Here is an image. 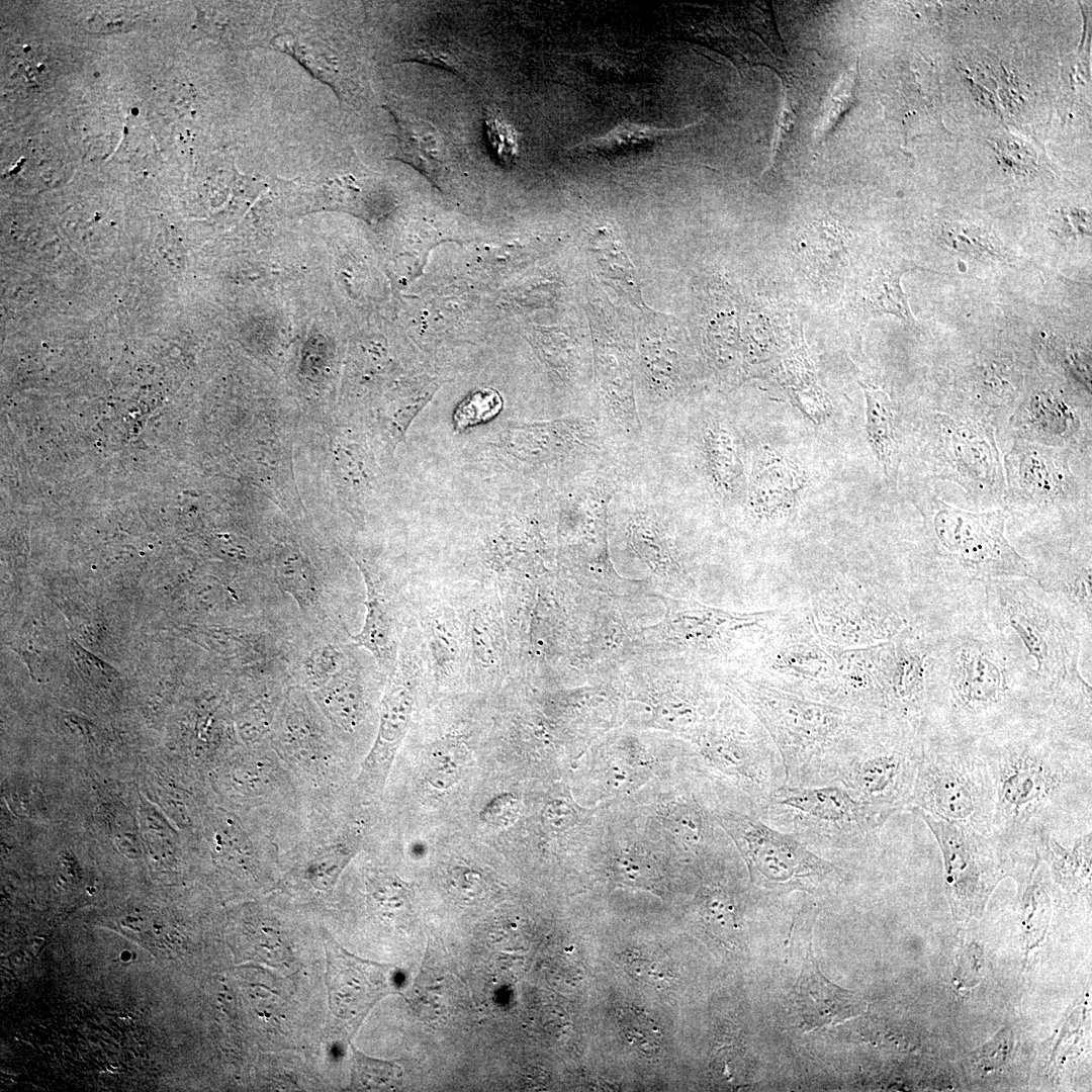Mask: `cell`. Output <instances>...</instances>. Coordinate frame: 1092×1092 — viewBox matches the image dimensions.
Masks as SVG:
<instances>
[{
	"instance_id": "1",
	"label": "cell",
	"mask_w": 1092,
	"mask_h": 1092,
	"mask_svg": "<svg viewBox=\"0 0 1092 1092\" xmlns=\"http://www.w3.org/2000/svg\"><path fill=\"white\" fill-rule=\"evenodd\" d=\"M977 741L994 792L990 835L1011 868L1035 858L1046 836L1092 830V744L1049 713Z\"/></svg>"
},
{
	"instance_id": "2",
	"label": "cell",
	"mask_w": 1092,
	"mask_h": 1092,
	"mask_svg": "<svg viewBox=\"0 0 1092 1092\" xmlns=\"http://www.w3.org/2000/svg\"><path fill=\"white\" fill-rule=\"evenodd\" d=\"M921 618L930 640L929 727L978 740L1048 712L1022 660L987 618L982 584Z\"/></svg>"
},
{
	"instance_id": "3",
	"label": "cell",
	"mask_w": 1092,
	"mask_h": 1092,
	"mask_svg": "<svg viewBox=\"0 0 1092 1092\" xmlns=\"http://www.w3.org/2000/svg\"><path fill=\"white\" fill-rule=\"evenodd\" d=\"M982 602L1048 712L1068 729H1090L1092 694L1080 669L1081 641L1038 582L1020 576L988 580L982 583Z\"/></svg>"
},
{
	"instance_id": "4",
	"label": "cell",
	"mask_w": 1092,
	"mask_h": 1092,
	"mask_svg": "<svg viewBox=\"0 0 1092 1092\" xmlns=\"http://www.w3.org/2000/svg\"><path fill=\"white\" fill-rule=\"evenodd\" d=\"M922 514V577L932 604L959 599L988 580L1035 578L1032 560L1022 556L1006 537L1004 508L965 510L935 494L919 506Z\"/></svg>"
},
{
	"instance_id": "5",
	"label": "cell",
	"mask_w": 1092,
	"mask_h": 1092,
	"mask_svg": "<svg viewBox=\"0 0 1092 1092\" xmlns=\"http://www.w3.org/2000/svg\"><path fill=\"white\" fill-rule=\"evenodd\" d=\"M744 698L780 752L785 785L794 787L833 785L852 740L877 718L754 681Z\"/></svg>"
},
{
	"instance_id": "6",
	"label": "cell",
	"mask_w": 1092,
	"mask_h": 1092,
	"mask_svg": "<svg viewBox=\"0 0 1092 1092\" xmlns=\"http://www.w3.org/2000/svg\"><path fill=\"white\" fill-rule=\"evenodd\" d=\"M993 797L990 771L977 740L934 727L923 731L911 807L990 834Z\"/></svg>"
},
{
	"instance_id": "7",
	"label": "cell",
	"mask_w": 1092,
	"mask_h": 1092,
	"mask_svg": "<svg viewBox=\"0 0 1092 1092\" xmlns=\"http://www.w3.org/2000/svg\"><path fill=\"white\" fill-rule=\"evenodd\" d=\"M923 731L892 717L871 720L849 745L833 785L889 818L909 810Z\"/></svg>"
},
{
	"instance_id": "8",
	"label": "cell",
	"mask_w": 1092,
	"mask_h": 1092,
	"mask_svg": "<svg viewBox=\"0 0 1092 1092\" xmlns=\"http://www.w3.org/2000/svg\"><path fill=\"white\" fill-rule=\"evenodd\" d=\"M757 816L807 846L840 849L876 844L890 819L838 785H783Z\"/></svg>"
},
{
	"instance_id": "9",
	"label": "cell",
	"mask_w": 1092,
	"mask_h": 1092,
	"mask_svg": "<svg viewBox=\"0 0 1092 1092\" xmlns=\"http://www.w3.org/2000/svg\"><path fill=\"white\" fill-rule=\"evenodd\" d=\"M923 456L932 479L961 486L976 504H1005L1003 461L995 421L975 412L932 413L926 425Z\"/></svg>"
},
{
	"instance_id": "10",
	"label": "cell",
	"mask_w": 1092,
	"mask_h": 1092,
	"mask_svg": "<svg viewBox=\"0 0 1092 1092\" xmlns=\"http://www.w3.org/2000/svg\"><path fill=\"white\" fill-rule=\"evenodd\" d=\"M719 819L746 863L751 886L760 891L822 895L834 891L844 879L841 869L756 815L728 812Z\"/></svg>"
},
{
	"instance_id": "11",
	"label": "cell",
	"mask_w": 1092,
	"mask_h": 1092,
	"mask_svg": "<svg viewBox=\"0 0 1092 1092\" xmlns=\"http://www.w3.org/2000/svg\"><path fill=\"white\" fill-rule=\"evenodd\" d=\"M754 682L839 707L834 646L804 614L778 615L760 642Z\"/></svg>"
},
{
	"instance_id": "12",
	"label": "cell",
	"mask_w": 1092,
	"mask_h": 1092,
	"mask_svg": "<svg viewBox=\"0 0 1092 1092\" xmlns=\"http://www.w3.org/2000/svg\"><path fill=\"white\" fill-rule=\"evenodd\" d=\"M1071 450L1014 439L1003 461L1005 506L1021 515L1070 514L1087 485L1070 464Z\"/></svg>"
},
{
	"instance_id": "13",
	"label": "cell",
	"mask_w": 1092,
	"mask_h": 1092,
	"mask_svg": "<svg viewBox=\"0 0 1092 1092\" xmlns=\"http://www.w3.org/2000/svg\"><path fill=\"white\" fill-rule=\"evenodd\" d=\"M929 828L940 848L945 884L953 915L979 916L1003 877L1011 871L1007 858L990 834L909 809Z\"/></svg>"
},
{
	"instance_id": "14",
	"label": "cell",
	"mask_w": 1092,
	"mask_h": 1092,
	"mask_svg": "<svg viewBox=\"0 0 1092 1092\" xmlns=\"http://www.w3.org/2000/svg\"><path fill=\"white\" fill-rule=\"evenodd\" d=\"M928 631L915 618L893 639L880 643V688L886 716L921 730L929 727Z\"/></svg>"
},
{
	"instance_id": "15",
	"label": "cell",
	"mask_w": 1092,
	"mask_h": 1092,
	"mask_svg": "<svg viewBox=\"0 0 1092 1092\" xmlns=\"http://www.w3.org/2000/svg\"><path fill=\"white\" fill-rule=\"evenodd\" d=\"M704 754L713 767L733 779L746 793L756 816L774 792L785 785L780 752L754 713L735 730L712 734Z\"/></svg>"
},
{
	"instance_id": "16",
	"label": "cell",
	"mask_w": 1092,
	"mask_h": 1092,
	"mask_svg": "<svg viewBox=\"0 0 1092 1092\" xmlns=\"http://www.w3.org/2000/svg\"><path fill=\"white\" fill-rule=\"evenodd\" d=\"M1035 578L1078 635L1082 654L1091 656L1092 558L1091 537L1050 546L1032 561Z\"/></svg>"
},
{
	"instance_id": "17",
	"label": "cell",
	"mask_w": 1092,
	"mask_h": 1092,
	"mask_svg": "<svg viewBox=\"0 0 1092 1092\" xmlns=\"http://www.w3.org/2000/svg\"><path fill=\"white\" fill-rule=\"evenodd\" d=\"M1008 426L1015 439L1071 451L1091 444L1090 413L1065 390L1036 386L1017 405Z\"/></svg>"
},
{
	"instance_id": "18",
	"label": "cell",
	"mask_w": 1092,
	"mask_h": 1092,
	"mask_svg": "<svg viewBox=\"0 0 1092 1092\" xmlns=\"http://www.w3.org/2000/svg\"><path fill=\"white\" fill-rule=\"evenodd\" d=\"M415 700L412 672L397 659L381 702L376 740L363 762L359 780L372 791L382 789L395 753L407 731Z\"/></svg>"
},
{
	"instance_id": "19",
	"label": "cell",
	"mask_w": 1092,
	"mask_h": 1092,
	"mask_svg": "<svg viewBox=\"0 0 1092 1092\" xmlns=\"http://www.w3.org/2000/svg\"><path fill=\"white\" fill-rule=\"evenodd\" d=\"M804 472L771 448H762L753 462L748 493L753 519L767 524L786 519L804 488Z\"/></svg>"
},
{
	"instance_id": "20",
	"label": "cell",
	"mask_w": 1092,
	"mask_h": 1092,
	"mask_svg": "<svg viewBox=\"0 0 1092 1092\" xmlns=\"http://www.w3.org/2000/svg\"><path fill=\"white\" fill-rule=\"evenodd\" d=\"M330 1003L343 1018L364 1012L381 994L380 971L349 956L334 943L327 944Z\"/></svg>"
},
{
	"instance_id": "21",
	"label": "cell",
	"mask_w": 1092,
	"mask_h": 1092,
	"mask_svg": "<svg viewBox=\"0 0 1092 1092\" xmlns=\"http://www.w3.org/2000/svg\"><path fill=\"white\" fill-rule=\"evenodd\" d=\"M796 991L802 1020L811 1029L844 1021L864 1009L857 994L839 988L821 974L810 952V944Z\"/></svg>"
},
{
	"instance_id": "22",
	"label": "cell",
	"mask_w": 1092,
	"mask_h": 1092,
	"mask_svg": "<svg viewBox=\"0 0 1092 1092\" xmlns=\"http://www.w3.org/2000/svg\"><path fill=\"white\" fill-rule=\"evenodd\" d=\"M366 585V615L359 633L352 635L354 643L368 650L388 674L397 662V630L393 607L376 584L369 570L359 563Z\"/></svg>"
},
{
	"instance_id": "23",
	"label": "cell",
	"mask_w": 1092,
	"mask_h": 1092,
	"mask_svg": "<svg viewBox=\"0 0 1092 1092\" xmlns=\"http://www.w3.org/2000/svg\"><path fill=\"white\" fill-rule=\"evenodd\" d=\"M866 398L868 442L885 477L896 480L899 465L896 411L889 394L869 382H859Z\"/></svg>"
},
{
	"instance_id": "24",
	"label": "cell",
	"mask_w": 1092,
	"mask_h": 1092,
	"mask_svg": "<svg viewBox=\"0 0 1092 1092\" xmlns=\"http://www.w3.org/2000/svg\"><path fill=\"white\" fill-rule=\"evenodd\" d=\"M396 122L397 149L388 159L400 160L429 177L436 176L445 159L444 145L438 129L428 120L397 112L384 106Z\"/></svg>"
},
{
	"instance_id": "25",
	"label": "cell",
	"mask_w": 1092,
	"mask_h": 1092,
	"mask_svg": "<svg viewBox=\"0 0 1092 1092\" xmlns=\"http://www.w3.org/2000/svg\"><path fill=\"white\" fill-rule=\"evenodd\" d=\"M1070 844L1046 836L1038 848V854L1046 862L1056 880L1070 891L1090 889L1092 830L1076 837Z\"/></svg>"
},
{
	"instance_id": "26",
	"label": "cell",
	"mask_w": 1092,
	"mask_h": 1092,
	"mask_svg": "<svg viewBox=\"0 0 1092 1092\" xmlns=\"http://www.w3.org/2000/svg\"><path fill=\"white\" fill-rule=\"evenodd\" d=\"M917 268L922 269L902 260L876 269L864 288L868 306L873 311L890 313L908 324L913 323L914 317L901 286V277L905 272Z\"/></svg>"
},
{
	"instance_id": "27",
	"label": "cell",
	"mask_w": 1092,
	"mask_h": 1092,
	"mask_svg": "<svg viewBox=\"0 0 1092 1092\" xmlns=\"http://www.w3.org/2000/svg\"><path fill=\"white\" fill-rule=\"evenodd\" d=\"M471 764L468 746L460 739L446 737L434 742L422 761V772L427 783L437 790L456 785Z\"/></svg>"
},
{
	"instance_id": "28",
	"label": "cell",
	"mask_w": 1092,
	"mask_h": 1092,
	"mask_svg": "<svg viewBox=\"0 0 1092 1092\" xmlns=\"http://www.w3.org/2000/svg\"><path fill=\"white\" fill-rule=\"evenodd\" d=\"M686 128H657L625 120L607 134L592 139L579 147L589 154L604 157L622 156L650 148Z\"/></svg>"
},
{
	"instance_id": "29",
	"label": "cell",
	"mask_w": 1092,
	"mask_h": 1092,
	"mask_svg": "<svg viewBox=\"0 0 1092 1092\" xmlns=\"http://www.w3.org/2000/svg\"><path fill=\"white\" fill-rule=\"evenodd\" d=\"M706 450L714 482L725 490L731 489L742 472V462L730 432L711 427L707 432Z\"/></svg>"
},
{
	"instance_id": "30",
	"label": "cell",
	"mask_w": 1092,
	"mask_h": 1092,
	"mask_svg": "<svg viewBox=\"0 0 1092 1092\" xmlns=\"http://www.w3.org/2000/svg\"><path fill=\"white\" fill-rule=\"evenodd\" d=\"M612 876L616 884L660 895L662 880L655 861L636 849L623 851L614 861Z\"/></svg>"
},
{
	"instance_id": "31",
	"label": "cell",
	"mask_w": 1092,
	"mask_h": 1092,
	"mask_svg": "<svg viewBox=\"0 0 1092 1092\" xmlns=\"http://www.w3.org/2000/svg\"><path fill=\"white\" fill-rule=\"evenodd\" d=\"M335 673L333 681L323 692L324 701L336 718L344 725L353 727L361 711V690L353 677Z\"/></svg>"
},
{
	"instance_id": "32",
	"label": "cell",
	"mask_w": 1092,
	"mask_h": 1092,
	"mask_svg": "<svg viewBox=\"0 0 1092 1092\" xmlns=\"http://www.w3.org/2000/svg\"><path fill=\"white\" fill-rule=\"evenodd\" d=\"M277 577L284 590L293 596L300 607H309L316 602L320 589L314 583L311 570L305 567L299 555H286L284 558L280 556Z\"/></svg>"
},
{
	"instance_id": "33",
	"label": "cell",
	"mask_w": 1092,
	"mask_h": 1092,
	"mask_svg": "<svg viewBox=\"0 0 1092 1092\" xmlns=\"http://www.w3.org/2000/svg\"><path fill=\"white\" fill-rule=\"evenodd\" d=\"M618 1020L624 1037L632 1048L645 1055L657 1053L662 1036L655 1022L645 1012L627 1006L622 1008Z\"/></svg>"
},
{
	"instance_id": "34",
	"label": "cell",
	"mask_w": 1092,
	"mask_h": 1092,
	"mask_svg": "<svg viewBox=\"0 0 1092 1092\" xmlns=\"http://www.w3.org/2000/svg\"><path fill=\"white\" fill-rule=\"evenodd\" d=\"M667 820L673 835L684 845L698 848L705 842L707 826L705 816L698 806L679 805L673 809Z\"/></svg>"
},
{
	"instance_id": "35",
	"label": "cell",
	"mask_w": 1092,
	"mask_h": 1092,
	"mask_svg": "<svg viewBox=\"0 0 1092 1092\" xmlns=\"http://www.w3.org/2000/svg\"><path fill=\"white\" fill-rule=\"evenodd\" d=\"M502 407V398L493 389L484 388L467 396L455 412L454 420L460 429L479 424L495 416Z\"/></svg>"
},
{
	"instance_id": "36",
	"label": "cell",
	"mask_w": 1092,
	"mask_h": 1092,
	"mask_svg": "<svg viewBox=\"0 0 1092 1092\" xmlns=\"http://www.w3.org/2000/svg\"><path fill=\"white\" fill-rule=\"evenodd\" d=\"M698 900L700 912L707 921L721 925L735 922L736 901L726 889L719 886L704 888Z\"/></svg>"
},
{
	"instance_id": "37",
	"label": "cell",
	"mask_w": 1092,
	"mask_h": 1092,
	"mask_svg": "<svg viewBox=\"0 0 1092 1092\" xmlns=\"http://www.w3.org/2000/svg\"><path fill=\"white\" fill-rule=\"evenodd\" d=\"M854 84L855 77L853 71L849 70L840 80L832 95L828 111L823 119L822 126L819 129L818 140L821 142L832 133L846 111L851 107L854 100Z\"/></svg>"
},
{
	"instance_id": "38",
	"label": "cell",
	"mask_w": 1092,
	"mask_h": 1092,
	"mask_svg": "<svg viewBox=\"0 0 1092 1092\" xmlns=\"http://www.w3.org/2000/svg\"><path fill=\"white\" fill-rule=\"evenodd\" d=\"M521 810L519 797L513 793H504L492 798L482 808L480 818L491 826L506 828L518 820Z\"/></svg>"
},
{
	"instance_id": "39",
	"label": "cell",
	"mask_w": 1092,
	"mask_h": 1092,
	"mask_svg": "<svg viewBox=\"0 0 1092 1092\" xmlns=\"http://www.w3.org/2000/svg\"><path fill=\"white\" fill-rule=\"evenodd\" d=\"M356 1079L362 1087H386L391 1086L397 1078L396 1067L389 1063H383L356 1056Z\"/></svg>"
},
{
	"instance_id": "40",
	"label": "cell",
	"mask_w": 1092,
	"mask_h": 1092,
	"mask_svg": "<svg viewBox=\"0 0 1092 1092\" xmlns=\"http://www.w3.org/2000/svg\"><path fill=\"white\" fill-rule=\"evenodd\" d=\"M1011 1049L1012 1032L1004 1029L980 1050L976 1061L985 1071L997 1069L1008 1060Z\"/></svg>"
},
{
	"instance_id": "41",
	"label": "cell",
	"mask_w": 1092,
	"mask_h": 1092,
	"mask_svg": "<svg viewBox=\"0 0 1092 1092\" xmlns=\"http://www.w3.org/2000/svg\"><path fill=\"white\" fill-rule=\"evenodd\" d=\"M945 241L953 249L965 253L999 255L997 248L989 241L967 229H950L946 232Z\"/></svg>"
},
{
	"instance_id": "42",
	"label": "cell",
	"mask_w": 1092,
	"mask_h": 1092,
	"mask_svg": "<svg viewBox=\"0 0 1092 1092\" xmlns=\"http://www.w3.org/2000/svg\"><path fill=\"white\" fill-rule=\"evenodd\" d=\"M543 821L552 830L564 831L572 827L577 820L574 808L562 800L549 802L543 810Z\"/></svg>"
},
{
	"instance_id": "43",
	"label": "cell",
	"mask_w": 1092,
	"mask_h": 1092,
	"mask_svg": "<svg viewBox=\"0 0 1092 1092\" xmlns=\"http://www.w3.org/2000/svg\"><path fill=\"white\" fill-rule=\"evenodd\" d=\"M634 775L633 768L627 765L626 761L618 760L613 761L607 768L605 779L610 788L623 791L631 789Z\"/></svg>"
}]
</instances>
